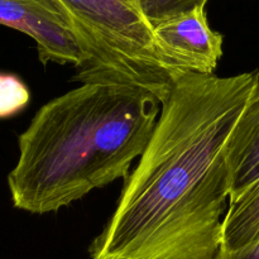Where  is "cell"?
I'll use <instances>...</instances> for the list:
<instances>
[{"label": "cell", "instance_id": "obj_10", "mask_svg": "<svg viewBox=\"0 0 259 259\" xmlns=\"http://www.w3.org/2000/svg\"><path fill=\"white\" fill-rule=\"evenodd\" d=\"M215 259H259V239L235 250H222Z\"/></svg>", "mask_w": 259, "mask_h": 259}, {"label": "cell", "instance_id": "obj_4", "mask_svg": "<svg viewBox=\"0 0 259 259\" xmlns=\"http://www.w3.org/2000/svg\"><path fill=\"white\" fill-rule=\"evenodd\" d=\"M0 24L29 35L42 65L80 67L78 43L56 0H0Z\"/></svg>", "mask_w": 259, "mask_h": 259}, {"label": "cell", "instance_id": "obj_3", "mask_svg": "<svg viewBox=\"0 0 259 259\" xmlns=\"http://www.w3.org/2000/svg\"><path fill=\"white\" fill-rule=\"evenodd\" d=\"M82 62L72 80L144 90L163 101L185 71L161 47L137 0H56Z\"/></svg>", "mask_w": 259, "mask_h": 259}, {"label": "cell", "instance_id": "obj_8", "mask_svg": "<svg viewBox=\"0 0 259 259\" xmlns=\"http://www.w3.org/2000/svg\"><path fill=\"white\" fill-rule=\"evenodd\" d=\"M30 101V91L17 75L0 72V119H9L24 110Z\"/></svg>", "mask_w": 259, "mask_h": 259}, {"label": "cell", "instance_id": "obj_2", "mask_svg": "<svg viewBox=\"0 0 259 259\" xmlns=\"http://www.w3.org/2000/svg\"><path fill=\"white\" fill-rule=\"evenodd\" d=\"M161 113L151 93L81 83L48 101L18 137L19 157L8 175L13 206L56 212L131 174Z\"/></svg>", "mask_w": 259, "mask_h": 259}, {"label": "cell", "instance_id": "obj_6", "mask_svg": "<svg viewBox=\"0 0 259 259\" xmlns=\"http://www.w3.org/2000/svg\"><path fill=\"white\" fill-rule=\"evenodd\" d=\"M229 202L259 181V85L228 142Z\"/></svg>", "mask_w": 259, "mask_h": 259}, {"label": "cell", "instance_id": "obj_5", "mask_svg": "<svg viewBox=\"0 0 259 259\" xmlns=\"http://www.w3.org/2000/svg\"><path fill=\"white\" fill-rule=\"evenodd\" d=\"M161 47L187 72L214 75L223 56V35L211 29L204 8L153 25Z\"/></svg>", "mask_w": 259, "mask_h": 259}, {"label": "cell", "instance_id": "obj_7", "mask_svg": "<svg viewBox=\"0 0 259 259\" xmlns=\"http://www.w3.org/2000/svg\"><path fill=\"white\" fill-rule=\"evenodd\" d=\"M259 239V181L229 202L223 222L222 250H235Z\"/></svg>", "mask_w": 259, "mask_h": 259}, {"label": "cell", "instance_id": "obj_1", "mask_svg": "<svg viewBox=\"0 0 259 259\" xmlns=\"http://www.w3.org/2000/svg\"><path fill=\"white\" fill-rule=\"evenodd\" d=\"M259 85V70L219 77L184 72L161 103L91 259H215L230 180L228 142Z\"/></svg>", "mask_w": 259, "mask_h": 259}, {"label": "cell", "instance_id": "obj_9", "mask_svg": "<svg viewBox=\"0 0 259 259\" xmlns=\"http://www.w3.org/2000/svg\"><path fill=\"white\" fill-rule=\"evenodd\" d=\"M144 17L152 25L176 15L204 8L207 0H137Z\"/></svg>", "mask_w": 259, "mask_h": 259}]
</instances>
